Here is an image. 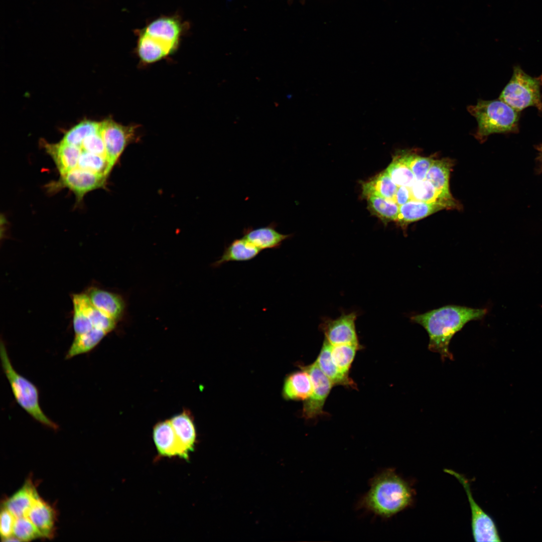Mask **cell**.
<instances>
[{
	"instance_id": "cell-1",
	"label": "cell",
	"mask_w": 542,
	"mask_h": 542,
	"mask_svg": "<svg viewBox=\"0 0 542 542\" xmlns=\"http://www.w3.org/2000/svg\"><path fill=\"white\" fill-rule=\"evenodd\" d=\"M487 312L486 309L447 305L415 315L411 320L423 326L427 332L429 350L439 353L443 361L446 359L453 360L449 348L453 336L468 322L482 319Z\"/></svg>"
},
{
	"instance_id": "cell-2",
	"label": "cell",
	"mask_w": 542,
	"mask_h": 542,
	"mask_svg": "<svg viewBox=\"0 0 542 542\" xmlns=\"http://www.w3.org/2000/svg\"><path fill=\"white\" fill-rule=\"evenodd\" d=\"M409 484L394 470H386L372 480L362 505L374 514L389 517L409 506L413 501Z\"/></svg>"
},
{
	"instance_id": "cell-3",
	"label": "cell",
	"mask_w": 542,
	"mask_h": 542,
	"mask_svg": "<svg viewBox=\"0 0 542 542\" xmlns=\"http://www.w3.org/2000/svg\"><path fill=\"white\" fill-rule=\"evenodd\" d=\"M0 358L3 371L17 403L37 422L53 430H58V425L45 414L41 407L39 389L16 370L2 340L0 343Z\"/></svg>"
},
{
	"instance_id": "cell-4",
	"label": "cell",
	"mask_w": 542,
	"mask_h": 542,
	"mask_svg": "<svg viewBox=\"0 0 542 542\" xmlns=\"http://www.w3.org/2000/svg\"><path fill=\"white\" fill-rule=\"evenodd\" d=\"M476 119L478 127L475 137L483 141L492 133L513 131L516 129L518 111L500 99L479 100L476 104L467 107Z\"/></svg>"
},
{
	"instance_id": "cell-5",
	"label": "cell",
	"mask_w": 542,
	"mask_h": 542,
	"mask_svg": "<svg viewBox=\"0 0 542 542\" xmlns=\"http://www.w3.org/2000/svg\"><path fill=\"white\" fill-rule=\"evenodd\" d=\"M188 29L189 24L175 14L157 17L134 33L138 40L156 46L167 56L177 48Z\"/></svg>"
},
{
	"instance_id": "cell-6",
	"label": "cell",
	"mask_w": 542,
	"mask_h": 542,
	"mask_svg": "<svg viewBox=\"0 0 542 542\" xmlns=\"http://www.w3.org/2000/svg\"><path fill=\"white\" fill-rule=\"evenodd\" d=\"M541 80L528 75L519 66H515L510 81L502 91L499 99L518 112L529 106H535L541 110Z\"/></svg>"
},
{
	"instance_id": "cell-7",
	"label": "cell",
	"mask_w": 542,
	"mask_h": 542,
	"mask_svg": "<svg viewBox=\"0 0 542 542\" xmlns=\"http://www.w3.org/2000/svg\"><path fill=\"white\" fill-rule=\"evenodd\" d=\"M444 471L457 479L466 492L471 511L472 530L474 540L501 541L494 522L473 498L468 480L463 475L451 469H445Z\"/></svg>"
},
{
	"instance_id": "cell-8",
	"label": "cell",
	"mask_w": 542,
	"mask_h": 542,
	"mask_svg": "<svg viewBox=\"0 0 542 542\" xmlns=\"http://www.w3.org/2000/svg\"><path fill=\"white\" fill-rule=\"evenodd\" d=\"M106 176L100 175L78 168L60 175L57 181L49 185L53 192L63 188H68L73 192L78 202L81 201L87 193L102 187L106 181Z\"/></svg>"
},
{
	"instance_id": "cell-9",
	"label": "cell",
	"mask_w": 542,
	"mask_h": 542,
	"mask_svg": "<svg viewBox=\"0 0 542 542\" xmlns=\"http://www.w3.org/2000/svg\"><path fill=\"white\" fill-rule=\"evenodd\" d=\"M300 368L310 374L313 389L311 396L304 401L303 416L307 419H315L324 414L323 407L334 385L315 361L307 366H301Z\"/></svg>"
},
{
	"instance_id": "cell-10",
	"label": "cell",
	"mask_w": 542,
	"mask_h": 542,
	"mask_svg": "<svg viewBox=\"0 0 542 542\" xmlns=\"http://www.w3.org/2000/svg\"><path fill=\"white\" fill-rule=\"evenodd\" d=\"M356 312L342 313L335 319L325 318L320 325L326 340L331 345L359 344L356 330Z\"/></svg>"
},
{
	"instance_id": "cell-11",
	"label": "cell",
	"mask_w": 542,
	"mask_h": 542,
	"mask_svg": "<svg viewBox=\"0 0 542 542\" xmlns=\"http://www.w3.org/2000/svg\"><path fill=\"white\" fill-rule=\"evenodd\" d=\"M136 127L123 126L110 119L100 122L99 132L107 159L113 164L134 136Z\"/></svg>"
},
{
	"instance_id": "cell-12",
	"label": "cell",
	"mask_w": 542,
	"mask_h": 542,
	"mask_svg": "<svg viewBox=\"0 0 542 542\" xmlns=\"http://www.w3.org/2000/svg\"><path fill=\"white\" fill-rule=\"evenodd\" d=\"M153 437L160 456H178L187 461L189 460L178 441L170 420L160 422L155 425Z\"/></svg>"
},
{
	"instance_id": "cell-13",
	"label": "cell",
	"mask_w": 542,
	"mask_h": 542,
	"mask_svg": "<svg viewBox=\"0 0 542 542\" xmlns=\"http://www.w3.org/2000/svg\"><path fill=\"white\" fill-rule=\"evenodd\" d=\"M277 224L273 222L265 226L255 228L248 227L243 230V237L261 251L278 249L284 241L291 238L292 234L281 233L277 230Z\"/></svg>"
},
{
	"instance_id": "cell-14",
	"label": "cell",
	"mask_w": 542,
	"mask_h": 542,
	"mask_svg": "<svg viewBox=\"0 0 542 542\" xmlns=\"http://www.w3.org/2000/svg\"><path fill=\"white\" fill-rule=\"evenodd\" d=\"M41 145L52 158L60 175L77 167L81 152L80 148L62 141L52 144L43 140L41 141Z\"/></svg>"
},
{
	"instance_id": "cell-15",
	"label": "cell",
	"mask_w": 542,
	"mask_h": 542,
	"mask_svg": "<svg viewBox=\"0 0 542 542\" xmlns=\"http://www.w3.org/2000/svg\"><path fill=\"white\" fill-rule=\"evenodd\" d=\"M93 305L115 321L122 316L124 304L118 295L97 287H91L85 292Z\"/></svg>"
},
{
	"instance_id": "cell-16",
	"label": "cell",
	"mask_w": 542,
	"mask_h": 542,
	"mask_svg": "<svg viewBox=\"0 0 542 542\" xmlns=\"http://www.w3.org/2000/svg\"><path fill=\"white\" fill-rule=\"evenodd\" d=\"M40 497L32 482L28 480L24 485L4 503L16 518L27 516L29 510Z\"/></svg>"
},
{
	"instance_id": "cell-17",
	"label": "cell",
	"mask_w": 542,
	"mask_h": 542,
	"mask_svg": "<svg viewBox=\"0 0 542 542\" xmlns=\"http://www.w3.org/2000/svg\"><path fill=\"white\" fill-rule=\"evenodd\" d=\"M447 207L441 204L427 203L412 199L399 206L396 222L405 226L413 222L425 218Z\"/></svg>"
},
{
	"instance_id": "cell-18",
	"label": "cell",
	"mask_w": 542,
	"mask_h": 542,
	"mask_svg": "<svg viewBox=\"0 0 542 542\" xmlns=\"http://www.w3.org/2000/svg\"><path fill=\"white\" fill-rule=\"evenodd\" d=\"M332 345L324 341L320 352L315 361L333 385H342L356 388V384L349 375L341 371L333 363L331 356Z\"/></svg>"
},
{
	"instance_id": "cell-19",
	"label": "cell",
	"mask_w": 542,
	"mask_h": 542,
	"mask_svg": "<svg viewBox=\"0 0 542 542\" xmlns=\"http://www.w3.org/2000/svg\"><path fill=\"white\" fill-rule=\"evenodd\" d=\"M261 251L244 237L236 238L226 245L220 258L212 264L219 267L230 261H245L255 258Z\"/></svg>"
},
{
	"instance_id": "cell-20",
	"label": "cell",
	"mask_w": 542,
	"mask_h": 542,
	"mask_svg": "<svg viewBox=\"0 0 542 542\" xmlns=\"http://www.w3.org/2000/svg\"><path fill=\"white\" fill-rule=\"evenodd\" d=\"M178 441L189 458V454L194 449L196 433L193 417L188 411L184 410L170 420Z\"/></svg>"
},
{
	"instance_id": "cell-21",
	"label": "cell",
	"mask_w": 542,
	"mask_h": 542,
	"mask_svg": "<svg viewBox=\"0 0 542 542\" xmlns=\"http://www.w3.org/2000/svg\"><path fill=\"white\" fill-rule=\"evenodd\" d=\"M313 389L310 374L302 369L287 377L283 387V395L288 399L305 401L311 396Z\"/></svg>"
},
{
	"instance_id": "cell-22",
	"label": "cell",
	"mask_w": 542,
	"mask_h": 542,
	"mask_svg": "<svg viewBox=\"0 0 542 542\" xmlns=\"http://www.w3.org/2000/svg\"><path fill=\"white\" fill-rule=\"evenodd\" d=\"M28 517L40 531L43 537L52 536L55 522V513L52 507L40 498L29 510Z\"/></svg>"
},
{
	"instance_id": "cell-23",
	"label": "cell",
	"mask_w": 542,
	"mask_h": 542,
	"mask_svg": "<svg viewBox=\"0 0 542 542\" xmlns=\"http://www.w3.org/2000/svg\"><path fill=\"white\" fill-rule=\"evenodd\" d=\"M410 188L412 199L427 203H440L446 206L448 209L457 207L453 198L444 195L426 179L416 180Z\"/></svg>"
},
{
	"instance_id": "cell-24",
	"label": "cell",
	"mask_w": 542,
	"mask_h": 542,
	"mask_svg": "<svg viewBox=\"0 0 542 542\" xmlns=\"http://www.w3.org/2000/svg\"><path fill=\"white\" fill-rule=\"evenodd\" d=\"M72 303L78 305L90 319L93 328L107 333L115 327V321L95 307L85 293L73 294Z\"/></svg>"
},
{
	"instance_id": "cell-25",
	"label": "cell",
	"mask_w": 542,
	"mask_h": 542,
	"mask_svg": "<svg viewBox=\"0 0 542 542\" xmlns=\"http://www.w3.org/2000/svg\"><path fill=\"white\" fill-rule=\"evenodd\" d=\"M361 186L362 196L366 199L378 196L393 200L398 188L385 170L362 182Z\"/></svg>"
},
{
	"instance_id": "cell-26",
	"label": "cell",
	"mask_w": 542,
	"mask_h": 542,
	"mask_svg": "<svg viewBox=\"0 0 542 542\" xmlns=\"http://www.w3.org/2000/svg\"><path fill=\"white\" fill-rule=\"evenodd\" d=\"M108 334L105 331L93 328L89 331L76 335L65 355L66 359L86 354L94 349Z\"/></svg>"
},
{
	"instance_id": "cell-27",
	"label": "cell",
	"mask_w": 542,
	"mask_h": 542,
	"mask_svg": "<svg viewBox=\"0 0 542 542\" xmlns=\"http://www.w3.org/2000/svg\"><path fill=\"white\" fill-rule=\"evenodd\" d=\"M453 165L452 161L448 159L434 160L425 179L449 198H453L449 188L450 175Z\"/></svg>"
},
{
	"instance_id": "cell-28",
	"label": "cell",
	"mask_w": 542,
	"mask_h": 542,
	"mask_svg": "<svg viewBox=\"0 0 542 542\" xmlns=\"http://www.w3.org/2000/svg\"><path fill=\"white\" fill-rule=\"evenodd\" d=\"M393 182L398 186L410 187L416 181L409 166L404 151L396 153L385 170Z\"/></svg>"
},
{
	"instance_id": "cell-29",
	"label": "cell",
	"mask_w": 542,
	"mask_h": 542,
	"mask_svg": "<svg viewBox=\"0 0 542 542\" xmlns=\"http://www.w3.org/2000/svg\"><path fill=\"white\" fill-rule=\"evenodd\" d=\"M366 199L368 209L373 215L385 223L396 221L399 206L393 200L378 196H370Z\"/></svg>"
},
{
	"instance_id": "cell-30",
	"label": "cell",
	"mask_w": 542,
	"mask_h": 542,
	"mask_svg": "<svg viewBox=\"0 0 542 542\" xmlns=\"http://www.w3.org/2000/svg\"><path fill=\"white\" fill-rule=\"evenodd\" d=\"M113 165L105 157L81 150L76 168L107 177Z\"/></svg>"
},
{
	"instance_id": "cell-31",
	"label": "cell",
	"mask_w": 542,
	"mask_h": 542,
	"mask_svg": "<svg viewBox=\"0 0 542 542\" xmlns=\"http://www.w3.org/2000/svg\"><path fill=\"white\" fill-rule=\"evenodd\" d=\"M100 125V122L83 120L65 132L61 141L80 148L87 137L99 131Z\"/></svg>"
},
{
	"instance_id": "cell-32",
	"label": "cell",
	"mask_w": 542,
	"mask_h": 542,
	"mask_svg": "<svg viewBox=\"0 0 542 542\" xmlns=\"http://www.w3.org/2000/svg\"><path fill=\"white\" fill-rule=\"evenodd\" d=\"M361 348V345L353 344L332 345V360L341 371L349 375V370L356 353Z\"/></svg>"
},
{
	"instance_id": "cell-33",
	"label": "cell",
	"mask_w": 542,
	"mask_h": 542,
	"mask_svg": "<svg viewBox=\"0 0 542 542\" xmlns=\"http://www.w3.org/2000/svg\"><path fill=\"white\" fill-rule=\"evenodd\" d=\"M406 160L417 181L426 179L434 159L431 157L419 156L416 153L404 150Z\"/></svg>"
},
{
	"instance_id": "cell-34",
	"label": "cell",
	"mask_w": 542,
	"mask_h": 542,
	"mask_svg": "<svg viewBox=\"0 0 542 542\" xmlns=\"http://www.w3.org/2000/svg\"><path fill=\"white\" fill-rule=\"evenodd\" d=\"M13 535L21 541H28L43 537L35 525L27 516L16 518Z\"/></svg>"
},
{
	"instance_id": "cell-35",
	"label": "cell",
	"mask_w": 542,
	"mask_h": 542,
	"mask_svg": "<svg viewBox=\"0 0 542 542\" xmlns=\"http://www.w3.org/2000/svg\"><path fill=\"white\" fill-rule=\"evenodd\" d=\"M72 304V324L75 335L89 331L93 328L90 319L78 305Z\"/></svg>"
},
{
	"instance_id": "cell-36",
	"label": "cell",
	"mask_w": 542,
	"mask_h": 542,
	"mask_svg": "<svg viewBox=\"0 0 542 542\" xmlns=\"http://www.w3.org/2000/svg\"><path fill=\"white\" fill-rule=\"evenodd\" d=\"M80 148L82 151L107 158L104 144L99 129L98 131L87 137L83 141Z\"/></svg>"
},
{
	"instance_id": "cell-37",
	"label": "cell",
	"mask_w": 542,
	"mask_h": 542,
	"mask_svg": "<svg viewBox=\"0 0 542 542\" xmlns=\"http://www.w3.org/2000/svg\"><path fill=\"white\" fill-rule=\"evenodd\" d=\"M16 518L7 509L3 507L0 514V532L3 540L13 535Z\"/></svg>"
},
{
	"instance_id": "cell-38",
	"label": "cell",
	"mask_w": 542,
	"mask_h": 542,
	"mask_svg": "<svg viewBox=\"0 0 542 542\" xmlns=\"http://www.w3.org/2000/svg\"><path fill=\"white\" fill-rule=\"evenodd\" d=\"M410 188L406 186H398L393 200L398 205H402L412 200Z\"/></svg>"
}]
</instances>
